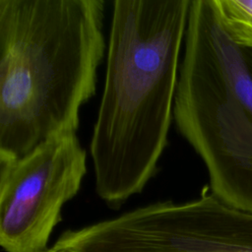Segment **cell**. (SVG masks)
<instances>
[{
    "label": "cell",
    "instance_id": "1",
    "mask_svg": "<svg viewBox=\"0 0 252 252\" xmlns=\"http://www.w3.org/2000/svg\"><path fill=\"white\" fill-rule=\"evenodd\" d=\"M191 0H115L90 153L98 197L119 208L158 171L173 120Z\"/></svg>",
    "mask_w": 252,
    "mask_h": 252
},
{
    "label": "cell",
    "instance_id": "2",
    "mask_svg": "<svg viewBox=\"0 0 252 252\" xmlns=\"http://www.w3.org/2000/svg\"><path fill=\"white\" fill-rule=\"evenodd\" d=\"M103 0H0V160L76 134L105 51Z\"/></svg>",
    "mask_w": 252,
    "mask_h": 252
},
{
    "label": "cell",
    "instance_id": "3",
    "mask_svg": "<svg viewBox=\"0 0 252 252\" xmlns=\"http://www.w3.org/2000/svg\"><path fill=\"white\" fill-rule=\"evenodd\" d=\"M184 39L173 120L211 192L252 214V49L227 32L216 0H191Z\"/></svg>",
    "mask_w": 252,
    "mask_h": 252
},
{
    "label": "cell",
    "instance_id": "4",
    "mask_svg": "<svg viewBox=\"0 0 252 252\" xmlns=\"http://www.w3.org/2000/svg\"><path fill=\"white\" fill-rule=\"evenodd\" d=\"M87 154L76 134L53 137L25 156L0 160V244L45 252L64 205L80 191Z\"/></svg>",
    "mask_w": 252,
    "mask_h": 252
},
{
    "label": "cell",
    "instance_id": "5",
    "mask_svg": "<svg viewBox=\"0 0 252 252\" xmlns=\"http://www.w3.org/2000/svg\"><path fill=\"white\" fill-rule=\"evenodd\" d=\"M216 4L230 36L252 49V0H216Z\"/></svg>",
    "mask_w": 252,
    "mask_h": 252
},
{
    "label": "cell",
    "instance_id": "6",
    "mask_svg": "<svg viewBox=\"0 0 252 252\" xmlns=\"http://www.w3.org/2000/svg\"><path fill=\"white\" fill-rule=\"evenodd\" d=\"M45 252H68V251H52V250H49V249H47Z\"/></svg>",
    "mask_w": 252,
    "mask_h": 252
}]
</instances>
